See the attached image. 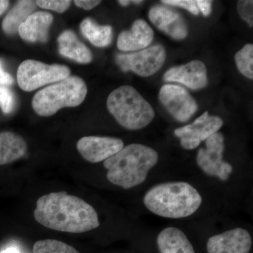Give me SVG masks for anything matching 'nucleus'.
<instances>
[{"mask_svg":"<svg viewBox=\"0 0 253 253\" xmlns=\"http://www.w3.org/2000/svg\"><path fill=\"white\" fill-rule=\"evenodd\" d=\"M34 217L52 230L81 234L100 226L99 214L84 200L66 191L44 195L38 199Z\"/></svg>","mask_w":253,"mask_h":253,"instance_id":"nucleus-1","label":"nucleus"},{"mask_svg":"<svg viewBox=\"0 0 253 253\" xmlns=\"http://www.w3.org/2000/svg\"><path fill=\"white\" fill-rule=\"evenodd\" d=\"M206 195L186 180L156 183L145 191L142 205L156 217L172 220L194 217L206 206Z\"/></svg>","mask_w":253,"mask_h":253,"instance_id":"nucleus-2","label":"nucleus"},{"mask_svg":"<svg viewBox=\"0 0 253 253\" xmlns=\"http://www.w3.org/2000/svg\"><path fill=\"white\" fill-rule=\"evenodd\" d=\"M158 161L159 154L153 148L130 144L103 163L109 182L128 190L146 183Z\"/></svg>","mask_w":253,"mask_h":253,"instance_id":"nucleus-3","label":"nucleus"},{"mask_svg":"<svg viewBox=\"0 0 253 253\" xmlns=\"http://www.w3.org/2000/svg\"><path fill=\"white\" fill-rule=\"evenodd\" d=\"M108 110L116 121L128 130L144 129L155 118L151 104L133 86H120L108 97Z\"/></svg>","mask_w":253,"mask_h":253,"instance_id":"nucleus-4","label":"nucleus"},{"mask_svg":"<svg viewBox=\"0 0 253 253\" xmlns=\"http://www.w3.org/2000/svg\"><path fill=\"white\" fill-rule=\"evenodd\" d=\"M87 88L78 76L69 77L46 86L35 94L32 106L37 114L49 117L66 107H76L85 99Z\"/></svg>","mask_w":253,"mask_h":253,"instance_id":"nucleus-5","label":"nucleus"},{"mask_svg":"<svg viewBox=\"0 0 253 253\" xmlns=\"http://www.w3.org/2000/svg\"><path fill=\"white\" fill-rule=\"evenodd\" d=\"M205 141V147L200 148L196 156L198 168L206 177L226 184L235 172L234 166L224 159V135L218 131Z\"/></svg>","mask_w":253,"mask_h":253,"instance_id":"nucleus-6","label":"nucleus"},{"mask_svg":"<svg viewBox=\"0 0 253 253\" xmlns=\"http://www.w3.org/2000/svg\"><path fill=\"white\" fill-rule=\"evenodd\" d=\"M70 75L69 68L64 65H49L28 59L20 64L17 81L21 89L31 91L50 83L63 81Z\"/></svg>","mask_w":253,"mask_h":253,"instance_id":"nucleus-7","label":"nucleus"},{"mask_svg":"<svg viewBox=\"0 0 253 253\" xmlns=\"http://www.w3.org/2000/svg\"><path fill=\"white\" fill-rule=\"evenodd\" d=\"M166 59V49L161 44L132 54H119L116 56V63L122 71H131L141 77H149L157 73Z\"/></svg>","mask_w":253,"mask_h":253,"instance_id":"nucleus-8","label":"nucleus"},{"mask_svg":"<svg viewBox=\"0 0 253 253\" xmlns=\"http://www.w3.org/2000/svg\"><path fill=\"white\" fill-rule=\"evenodd\" d=\"M224 122L220 117L209 116L208 111L191 123L174 129V134L180 139L181 147L185 150H194L199 147L212 134L218 132Z\"/></svg>","mask_w":253,"mask_h":253,"instance_id":"nucleus-9","label":"nucleus"},{"mask_svg":"<svg viewBox=\"0 0 253 253\" xmlns=\"http://www.w3.org/2000/svg\"><path fill=\"white\" fill-rule=\"evenodd\" d=\"M253 236L244 226H235L210 236L206 241L207 253H250Z\"/></svg>","mask_w":253,"mask_h":253,"instance_id":"nucleus-10","label":"nucleus"},{"mask_svg":"<svg viewBox=\"0 0 253 253\" xmlns=\"http://www.w3.org/2000/svg\"><path fill=\"white\" fill-rule=\"evenodd\" d=\"M163 106L176 121L186 123L197 111V103L184 88L174 84H165L159 92Z\"/></svg>","mask_w":253,"mask_h":253,"instance_id":"nucleus-11","label":"nucleus"},{"mask_svg":"<svg viewBox=\"0 0 253 253\" xmlns=\"http://www.w3.org/2000/svg\"><path fill=\"white\" fill-rule=\"evenodd\" d=\"M78 152L87 162H104L124 147L119 138L111 136H87L82 137L77 143Z\"/></svg>","mask_w":253,"mask_h":253,"instance_id":"nucleus-12","label":"nucleus"},{"mask_svg":"<svg viewBox=\"0 0 253 253\" xmlns=\"http://www.w3.org/2000/svg\"><path fill=\"white\" fill-rule=\"evenodd\" d=\"M163 80L181 83L192 90H199L207 86V68L203 61L194 60L185 65L169 68L165 73Z\"/></svg>","mask_w":253,"mask_h":253,"instance_id":"nucleus-13","label":"nucleus"},{"mask_svg":"<svg viewBox=\"0 0 253 253\" xmlns=\"http://www.w3.org/2000/svg\"><path fill=\"white\" fill-rule=\"evenodd\" d=\"M151 22L160 31L176 41L185 39L188 36L187 25L184 18L175 10L156 5L149 12Z\"/></svg>","mask_w":253,"mask_h":253,"instance_id":"nucleus-14","label":"nucleus"},{"mask_svg":"<svg viewBox=\"0 0 253 253\" xmlns=\"http://www.w3.org/2000/svg\"><path fill=\"white\" fill-rule=\"evenodd\" d=\"M158 253H196L189 236L175 226H168L158 232L156 239Z\"/></svg>","mask_w":253,"mask_h":253,"instance_id":"nucleus-15","label":"nucleus"},{"mask_svg":"<svg viewBox=\"0 0 253 253\" xmlns=\"http://www.w3.org/2000/svg\"><path fill=\"white\" fill-rule=\"evenodd\" d=\"M154 33L146 21L138 19L129 31H123L118 38V49L123 51H133L146 49L154 40Z\"/></svg>","mask_w":253,"mask_h":253,"instance_id":"nucleus-16","label":"nucleus"},{"mask_svg":"<svg viewBox=\"0 0 253 253\" xmlns=\"http://www.w3.org/2000/svg\"><path fill=\"white\" fill-rule=\"evenodd\" d=\"M52 15L45 11L33 13L18 28V33L24 41L31 42H45L48 31L53 22Z\"/></svg>","mask_w":253,"mask_h":253,"instance_id":"nucleus-17","label":"nucleus"},{"mask_svg":"<svg viewBox=\"0 0 253 253\" xmlns=\"http://www.w3.org/2000/svg\"><path fill=\"white\" fill-rule=\"evenodd\" d=\"M60 54L80 63H89L92 61V54L83 43L78 40L72 31L63 32L58 38Z\"/></svg>","mask_w":253,"mask_h":253,"instance_id":"nucleus-18","label":"nucleus"},{"mask_svg":"<svg viewBox=\"0 0 253 253\" xmlns=\"http://www.w3.org/2000/svg\"><path fill=\"white\" fill-rule=\"evenodd\" d=\"M27 143L22 136L11 131L0 132V166L14 162L27 151Z\"/></svg>","mask_w":253,"mask_h":253,"instance_id":"nucleus-19","label":"nucleus"},{"mask_svg":"<svg viewBox=\"0 0 253 253\" xmlns=\"http://www.w3.org/2000/svg\"><path fill=\"white\" fill-rule=\"evenodd\" d=\"M36 6V1L31 0L17 1L3 21V31L9 35L17 33L21 25L33 14Z\"/></svg>","mask_w":253,"mask_h":253,"instance_id":"nucleus-20","label":"nucleus"},{"mask_svg":"<svg viewBox=\"0 0 253 253\" xmlns=\"http://www.w3.org/2000/svg\"><path fill=\"white\" fill-rule=\"evenodd\" d=\"M82 34L93 45L106 47L111 44L113 39V30L110 26H100L91 18H85L81 24Z\"/></svg>","mask_w":253,"mask_h":253,"instance_id":"nucleus-21","label":"nucleus"},{"mask_svg":"<svg viewBox=\"0 0 253 253\" xmlns=\"http://www.w3.org/2000/svg\"><path fill=\"white\" fill-rule=\"evenodd\" d=\"M33 253H80L66 243L55 239L40 240L33 247Z\"/></svg>","mask_w":253,"mask_h":253,"instance_id":"nucleus-22","label":"nucleus"},{"mask_svg":"<svg viewBox=\"0 0 253 253\" xmlns=\"http://www.w3.org/2000/svg\"><path fill=\"white\" fill-rule=\"evenodd\" d=\"M236 66L239 72L249 79L253 80V45L246 44L235 55Z\"/></svg>","mask_w":253,"mask_h":253,"instance_id":"nucleus-23","label":"nucleus"},{"mask_svg":"<svg viewBox=\"0 0 253 253\" xmlns=\"http://www.w3.org/2000/svg\"><path fill=\"white\" fill-rule=\"evenodd\" d=\"M15 106V97L9 88L0 85V108L6 114L12 112Z\"/></svg>","mask_w":253,"mask_h":253,"instance_id":"nucleus-24","label":"nucleus"},{"mask_svg":"<svg viewBox=\"0 0 253 253\" xmlns=\"http://www.w3.org/2000/svg\"><path fill=\"white\" fill-rule=\"evenodd\" d=\"M36 4L42 9L53 10L56 12L63 13L68 9L71 1L68 0H39Z\"/></svg>","mask_w":253,"mask_h":253,"instance_id":"nucleus-25","label":"nucleus"},{"mask_svg":"<svg viewBox=\"0 0 253 253\" xmlns=\"http://www.w3.org/2000/svg\"><path fill=\"white\" fill-rule=\"evenodd\" d=\"M237 10L239 16L246 21L251 27L253 26V1L241 0L238 1Z\"/></svg>","mask_w":253,"mask_h":253,"instance_id":"nucleus-26","label":"nucleus"},{"mask_svg":"<svg viewBox=\"0 0 253 253\" xmlns=\"http://www.w3.org/2000/svg\"><path fill=\"white\" fill-rule=\"evenodd\" d=\"M162 3L183 8L195 16H198L199 14V8L196 4V1L194 0H163Z\"/></svg>","mask_w":253,"mask_h":253,"instance_id":"nucleus-27","label":"nucleus"},{"mask_svg":"<svg viewBox=\"0 0 253 253\" xmlns=\"http://www.w3.org/2000/svg\"><path fill=\"white\" fill-rule=\"evenodd\" d=\"M196 1L199 11H201L206 17L210 16L212 12V1L208 0H198Z\"/></svg>","mask_w":253,"mask_h":253,"instance_id":"nucleus-28","label":"nucleus"},{"mask_svg":"<svg viewBox=\"0 0 253 253\" xmlns=\"http://www.w3.org/2000/svg\"><path fill=\"white\" fill-rule=\"evenodd\" d=\"M14 83V78L9 73L5 72L2 62L0 60V85H11Z\"/></svg>","mask_w":253,"mask_h":253,"instance_id":"nucleus-29","label":"nucleus"},{"mask_svg":"<svg viewBox=\"0 0 253 253\" xmlns=\"http://www.w3.org/2000/svg\"><path fill=\"white\" fill-rule=\"evenodd\" d=\"M101 2V1H93V0H76L74 1L76 6L85 10L92 9Z\"/></svg>","mask_w":253,"mask_h":253,"instance_id":"nucleus-30","label":"nucleus"},{"mask_svg":"<svg viewBox=\"0 0 253 253\" xmlns=\"http://www.w3.org/2000/svg\"><path fill=\"white\" fill-rule=\"evenodd\" d=\"M9 1L0 0V16L9 7Z\"/></svg>","mask_w":253,"mask_h":253,"instance_id":"nucleus-31","label":"nucleus"},{"mask_svg":"<svg viewBox=\"0 0 253 253\" xmlns=\"http://www.w3.org/2000/svg\"><path fill=\"white\" fill-rule=\"evenodd\" d=\"M1 253H18V250L15 249V248H9V249L5 250L2 251Z\"/></svg>","mask_w":253,"mask_h":253,"instance_id":"nucleus-32","label":"nucleus"},{"mask_svg":"<svg viewBox=\"0 0 253 253\" xmlns=\"http://www.w3.org/2000/svg\"><path fill=\"white\" fill-rule=\"evenodd\" d=\"M119 4L122 5L123 6H128L129 4H131V1H126V0H121V1H118Z\"/></svg>","mask_w":253,"mask_h":253,"instance_id":"nucleus-33","label":"nucleus"},{"mask_svg":"<svg viewBox=\"0 0 253 253\" xmlns=\"http://www.w3.org/2000/svg\"><path fill=\"white\" fill-rule=\"evenodd\" d=\"M142 2V1H131V3H134V4H141Z\"/></svg>","mask_w":253,"mask_h":253,"instance_id":"nucleus-34","label":"nucleus"}]
</instances>
